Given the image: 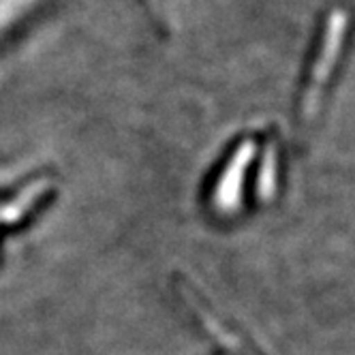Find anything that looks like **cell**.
Wrapping results in <instances>:
<instances>
[{"instance_id": "cell-1", "label": "cell", "mask_w": 355, "mask_h": 355, "mask_svg": "<svg viewBox=\"0 0 355 355\" xmlns=\"http://www.w3.org/2000/svg\"><path fill=\"white\" fill-rule=\"evenodd\" d=\"M33 3L35 0H0V33H3L11 21H15Z\"/></svg>"}]
</instances>
